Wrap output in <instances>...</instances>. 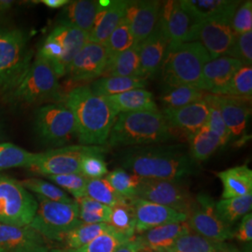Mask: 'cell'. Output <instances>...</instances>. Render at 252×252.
<instances>
[{
  "mask_svg": "<svg viewBox=\"0 0 252 252\" xmlns=\"http://www.w3.org/2000/svg\"><path fill=\"white\" fill-rule=\"evenodd\" d=\"M14 5V1L11 0H0V16L7 13Z\"/></svg>",
  "mask_w": 252,
  "mask_h": 252,
  "instance_id": "54",
  "label": "cell"
},
{
  "mask_svg": "<svg viewBox=\"0 0 252 252\" xmlns=\"http://www.w3.org/2000/svg\"><path fill=\"white\" fill-rule=\"evenodd\" d=\"M189 152L195 162H204L216 153L220 147H223L220 138L207 126L202 127L189 138Z\"/></svg>",
  "mask_w": 252,
  "mask_h": 252,
  "instance_id": "32",
  "label": "cell"
},
{
  "mask_svg": "<svg viewBox=\"0 0 252 252\" xmlns=\"http://www.w3.org/2000/svg\"><path fill=\"white\" fill-rule=\"evenodd\" d=\"M176 131L160 111L120 113L108 136V145L138 147L161 144L176 139Z\"/></svg>",
  "mask_w": 252,
  "mask_h": 252,
  "instance_id": "3",
  "label": "cell"
},
{
  "mask_svg": "<svg viewBox=\"0 0 252 252\" xmlns=\"http://www.w3.org/2000/svg\"><path fill=\"white\" fill-rule=\"evenodd\" d=\"M121 168L142 179L181 180L197 175L200 166L182 144L130 147L118 155Z\"/></svg>",
  "mask_w": 252,
  "mask_h": 252,
  "instance_id": "1",
  "label": "cell"
},
{
  "mask_svg": "<svg viewBox=\"0 0 252 252\" xmlns=\"http://www.w3.org/2000/svg\"><path fill=\"white\" fill-rule=\"evenodd\" d=\"M1 149H2V143H0V151H1Z\"/></svg>",
  "mask_w": 252,
  "mask_h": 252,
  "instance_id": "59",
  "label": "cell"
},
{
  "mask_svg": "<svg viewBox=\"0 0 252 252\" xmlns=\"http://www.w3.org/2000/svg\"><path fill=\"white\" fill-rule=\"evenodd\" d=\"M195 23L182 8L180 1H166L161 8L159 24L168 40V48L189 42L190 32Z\"/></svg>",
  "mask_w": 252,
  "mask_h": 252,
  "instance_id": "15",
  "label": "cell"
},
{
  "mask_svg": "<svg viewBox=\"0 0 252 252\" xmlns=\"http://www.w3.org/2000/svg\"><path fill=\"white\" fill-rule=\"evenodd\" d=\"M49 252H65L64 251H60V250H54V251H50Z\"/></svg>",
  "mask_w": 252,
  "mask_h": 252,
  "instance_id": "58",
  "label": "cell"
},
{
  "mask_svg": "<svg viewBox=\"0 0 252 252\" xmlns=\"http://www.w3.org/2000/svg\"><path fill=\"white\" fill-rule=\"evenodd\" d=\"M111 230L113 228L108 223H81L64 237L63 240L65 246L64 251L80 249L92 242L97 236Z\"/></svg>",
  "mask_w": 252,
  "mask_h": 252,
  "instance_id": "35",
  "label": "cell"
},
{
  "mask_svg": "<svg viewBox=\"0 0 252 252\" xmlns=\"http://www.w3.org/2000/svg\"><path fill=\"white\" fill-rule=\"evenodd\" d=\"M162 5L156 0L129 1L126 19L130 26L135 44H141L158 25Z\"/></svg>",
  "mask_w": 252,
  "mask_h": 252,
  "instance_id": "17",
  "label": "cell"
},
{
  "mask_svg": "<svg viewBox=\"0 0 252 252\" xmlns=\"http://www.w3.org/2000/svg\"><path fill=\"white\" fill-rule=\"evenodd\" d=\"M50 99L62 100L58 78L52 66L36 54L20 81L4 94V100L13 105L29 106Z\"/></svg>",
  "mask_w": 252,
  "mask_h": 252,
  "instance_id": "5",
  "label": "cell"
},
{
  "mask_svg": "<svg viewBox=\"0 0 252 252\" xmlns=\"http://www.w3.org/2000/svg\"><path fill=\"white\" fill-rule=\"evenodd\" d=\"M115 231L134 237L135 217L130 200L111 207L108 223Z\"/></svg>",
  "mask_w": 252,
  "mask_h": 252,
  "instance_id": "41",
  "label": "cell"
},
{
  "mask_svg": "<svg viewBox=\"0 0 252 252\" xmlns=\"http://www.w3.org/2000/svg\"><path fill=\"white\" fill-rule=\"evenodd\" d=\"M100 9L101 6L98 1H69L61 13L59 24L79 28L89 34Z\"/></svg>",
  "mask_w": 252,
  "mask_h": 252,
  "instance_id": "26",
  "label": "cell"
},
{
  "mask_svg": "<svg viewBox=\"0 0 252 252\" xmlns=\"http://www.w3.org/2000/svg\"><path fill=\"white\" fill-rule=\"evenodd\" d=\"M142 243L137 235H135L132 239L122 245L116 252H137L142 248Z\"/></svg>",
  "mask_w": 252,
  "mask_h": 252,
  "instance_id": "52",
  "label": "cell"
},
{
  "mask_svg": "<svg viewBox=\"0 0 252 252\" xmlns=\"http://www.w3.org/2000/svg\"><path fill=\"white\" fill-rule=\"evenodd\" d=\"M132 236H129L126 234L120 233L114 229L102 234L94 239L92 242L84 247H81L77 250L64 251L65 252H114L118 249L132 239Z\"/></svg>",
  "mask_w": 252,
  "mask_h": 252,
  "instance_id": "40",
  "label": "cell"
},
{
  "mask_svg": "<svg viewBox=\"0 0 252 252\" xmlns=\"http://www.w3.org/2000/svg\"><path fill=\"white\" fill-rule=\"evenodd\" d=\"M20 183L27 190L35 192L38 197L41 198L61 203H72L74 201L63 189L57 187L55 184L47 182L45 180L32 178L23 180Z\"/></svg>",
  "mask_w": 252,
  "mask_h": 252,
  "instance_id": "45",
  "label": "cell"
},
{
  "mask_svg": "<svg viewBox=\"0 0 252 252\" xmlns=\"http://www.w3.org/2000/svg\"><path fill=\"white\" fill-rule=\"evenodd\" d=\"M108 149L100 147L95 152L86 154L81 162V174L87 180L104 179L108 175V165L105 161V154Z\"/></svg>",
  "mask_w": 252,
  "mask_h": 252,
  "instance_id": "44",
  "label": "cell"
},
{
  "mask_svg": "<svg viewBox=\"0 0 252 252\" xmlns=\"http://www.w3.org/2000/svg\"><path fill=\"white\" fill-rule=\"evenodd\" d=\"M129 1H110L107 8H102L96 14L93 29L89 33V41L104 45L120 22L126 17Z\"/></svg>",
  "mask_w": 252,
  "mask_h": 252,
  "instance_id": "22",
  "label": "cell"
},
{
  "mask_svg": "<svg viewBox=\"0 0 252 252\" xmlns=\"http://www.w3.org/2000/svg\"><path fill=\"white\" fill-rule=\"evenodd\" d=\"M137 252H156L153 251V250H151V249H148V248H145V247H142L139 251Z\"/></svg>",
  "mask_w": 252,
  "mask_h": 252,
  "instance_id": "56",
  "label": "cell"
},
{
  "mask_svg": "<svg viewBox=\"0 0 252 252\" xmlns=\"http://www.w3.org/2000/svg\"><path fill=\"white\" fill-rule=\"evenodd\" d=\"M117 114L127 112L159 111L153 94L146 89H134L106 97Z\"/></svg>",
  "mask_w": 252,
  "mask_h": 252,
  "instance_id": "27",
  "label": "cell"
},
{
  "mask_svg": "<svg viewBox=\"0 0 252 252\" xmlns=\"http://www.w3.org/2000/svg\"><path fill=\"white\" fill-rule=\"evenodd\" d=\"M34 126L38 138L54 147L67 144L77 137L72 112L63 104H48L37 108Z\"/></svg>",
  "mask_w": 252,
  "mask_h": 252,
  "instance_id": "8",
  "label": "cell"
},
{
  "mask_svg": "<svg viewBox=\"0 0 252 252\" xmlns=\"http://www.w3.org/2000/svg\"><path fill=\"white\" fill-rule=\"evenodd\" d=\"M223 244L190 232L180 236L165 252H219Z\"/></svg>",
  "mask_w": 252,
  "mask_h": 252,
  "instance_id": "37",
  "label": "cell"
},
{
  "mask_svg": "<svg viewBox=\"0 0 252 252\" xmlns=\"http://www.w3.org/2000/svg\"><path fill=\"white\" fill-rule=\"evenodd\" d=\"M37 206L36 199L19 181L0 175V222L28 225Z\"/></svg>",
  "mask_w": 252,
  "mask_h": 252,
  "instance_id": "9",
  "label": "cell"
},
{
  "mask_svg": "<svg viewBox=\"0 0 252 252\" xmlns=\"http://www.w3.org/2000/svg\"><path fill=\"white\" fill-rule=\"evenodd\" d=\"M222 96L252 99V68L243 65L234 74L225 89L221 93Z\"/></svg>",
  "mask_w": 252,
  "mask_h": 252,
  "instance_id": "43",
  "label": "cell"
},
{
  "mask_svg": "<svg viewBox=\"0 0 252 252\" xmlns=\"http://www.w3.org/2000/svg\"><path fill=\"white\" fill-rule=\"evenodd\" d=\"M38 153H29L18 146L2 143L0 151V171L13 167L30 169L36 162Z\"/></svg>",
  "mask_w": 252,
  "mask_h": 252,
  "instance_id": "36",
  "label": "cell"
},
{
  "mask_svg": "<svg viewBox=\"0 0 252 252\" xmlns=\"http://www.w3.org/2000/svg\"><path fill=\"white\" fill-rule=\"evenodd\" d=\"M187 220L190 230L218 243H225L233 238V229L217 215L214 200L205 193H200L195 198Z\"/></svg>",
  "mask_w": 252,
  "mask_h": 252,
  "instance_id": "11",
  "label": "cell"
},
{
  "mask_svg": "<svg viewBox=\"0 0 252 252\" xmlns=\"http://www.w3.org/2000/svg\"><path fill=\"white\" fill-rule=\"evenodd\" d=\"M134 44L135 41L131 28L125 17L111 33L104 46L108 51V56L112 57L130 49Z\"/></svg>",
  "mask_w": 252,
  "mask_h": 252,
  "instance_id": "46",
  "label": "cell"
},
{
  "mask_svg": "<svg viewBox=\"0 0 252 252\" xmlns=\"http://www.w3.org/2000/svg\"><path fill=\"white\" fill-rule=\"evenodd\" d=\"M135 217V234H143L158 226L185 221L187 216L170 207L147 201L144 199L130 200Z\"/></svg>",
  "mask_w": 252,
  "mask_h": 252,
  "instance_id": "16",
  "label": "cell"
},
{
  "mask_svg": "<svg viewBox=\"0 0 252 252\" xmlns=\"http://www.w3.org/2000/svg\"><path fill=\"white\" fill-rule=\"evenodd\" d=\"M50 36L58 40L63 47L64 51V65L66 70L68 69L74 57L89 40L88 33L79 28L62 24H58L54 27L53 31L50 33Z\"/></svg>",
  "mask_w": 252,
  "mask_h": 252,
  "instance_id": "29",
  "label": "cell"
},
{
  "mask_svg": "<svg viewBox=\"0 0 252 252\" xmlns=\"http://www.w3.org/2000/svg\"><path fill=\"white\" fill-rule=\"evenodd\" d=\"M162 113L168 125L175 131H180L188 137V140L202 127L207 126L208 120V107L205 98L182 108H163Z\"/></svg>",
  "mask_w": 252,
  "mask_h": 252,
  "instance_id": "19",
  "label": "cell"
},
{
  "mask_svg": "<svg viewBox=\"0 0 252 252\" xmlns=\"http://www.w3.org/2000/svg\"><path fill=\"white\" fill-rule=\"evenodd\" d=\"M233 17H219L197 22L191 29L189 42L204 46L211 59L231 56L237 34L231 25Z\"/></svg>",
  "mask_w": 252,
  "mask_h": 252,
  "instance_id": "10",
  "label": "cell"
},
{
  "mask_svg": "<svg viewBox=\"0 0 252 252\" xmlns=\"http://www.w3.org/2000/svg\"><path fill=\"white\" fill-rule=\"evenodd\" d=\"M48 180L53 181L57 187L69 192L75 199L81 198L85 196L86 186L88 180L83 177L81 173L49 176L46 177Z\"/></svg>",
  "mask_w": 252,
  "mask_h": 252,
  "instance_id": "48",
  "label": "cell"
},
{
  "mask_svg": "<svg viewBox=\"0 0 252 252\" xmlns=\"http://www.w3.org/2000/svg\"><path fill=\"white\" fill-rule=\"evenodd\" d=\"M222 183V199L252 194V171L246 164L217 173Z\"/></svg>",
  "mask_w": 252,
  "mask_h": 252,
  "instance_id": "28",
  "label": "cell"
},
{
  "mask_svg": "<svg viewBox=\"0 0 252 252\" xmlns=\"http://www.w3.org/2000/svg\"></svg>",
  "mask_w": 252,
  "mask_h": 252,
  "instance_id": "60",
  "label": "cell"
},
{
  "mask_svg": "<svg viewBox=\"0 0 252 252\" xmlns=\"http://www.w3.org/2000/svg\"><path fill=\"white\" fill-rule=\"evenodd\" d=\"M233 238L242 243H251L252 240V215L247 214L241 219L240 224L233 231Z\"/></svg>",
  "mask_w": 252,
  "mask_h": 252,
  "instance_id": "51",
  "label": "cell"
},
{
  "mask_svg": "<svg viewBox=\"0 0 252 252\" xmlns=\"http://www.w3.org/2000/svg\"><path fill=\"white\" fill-rule=\"evenodd\" d=\"M180 5L196 23L219 17H233L240 1L233 0H182Z\"/></svg>",
  "mask_w": 252,
  "mask_h": 252,
  "instance_id": "24",
  "label": "cell"
},
{
  "mask_svg": "<svg viewBox=\"0 0 252 252\" xmlns=\"http://www.w3.org/2000/svg\"><path fill=\"white\" fill-rule=\"evenodd\" d=\"M105 179L116 192L126 199L135 198L141 180V178L123 168L109 172Z\"/></svg>",
  "mask_w": 252,
  "mask_h": 252,
  "instance_id": "42",
  "label": "cell"
},
{
  "mask_svg": "<svg viewBox=\"0 0 252 252\" xmlns=\"http://www.w3.org/2000/svg\"><path fill=\"white\" fill-rule=\"evenodd\" d=\"M210 60L207 50L197 41L168 48L161 67L165 87L185 85L202 90L203 68Z\"/></svg>",
  "mask_w": 252,
  "mask_h": 252,
  "instance_id": "4",
  "label": "cell"
},
{
  "mask_svg": "<svg viewBox=\"0 0 252 252\" xmlns=\"http://www.w3.org/2000/svg\"><path fill=\"white\" fill-rule=\"evenodd\" d=\"M85 196L94 199L101 204L109 207H114L121 203H125L131 199H126L115 191L107 180H88Z\"/></svg>",
  "mask_w": 252,
  "mask_h": 252,
  "instance_id": "39",
  "label": "cell"
},
{
  "mask_svg": "<svg viewBox=\"0 0 252 252\" xmlns=\"http://www.w3.org/2000/svg\"><path fill=\"white\" fill-rule=\"evenodd\" d=\"M208 93L191 86H173L165 87L161 95L163 108L175 109L182 108L193 102L204 99Z\"/></svg>",
  "mask_w": 252,
  "mask_h": 252,
  "instance_id": "34",
  "label": "cell"
},
{
  "mask_svg": "<svg viewBox=\"0 0 252 252\" xmlns=\"http://www.w3.org/2000/svg\"><path fill=\"white\" fill-rule=\"evenodd\" d=\"M101 146H65L38 153L34 165L30 168L36 174L49 177L81 173L82 158L95 152Z\"/></svg>",
  "mask_w": 252,
  "mask_h": 252,
  "instance_id": "13",
  "label": "cell"
},
{
  "mask_svg": "<svg viewBox=\"0 0 252 252\" xmlns=\"http://www.w3.org/2000/svg\"><path fill=\"white\" fill-rule=\"evenodd\" d=\"M192 232L188 222L180 221L158 226L138 234L142 246L156 252H165L180 236Z\"/></svg>",
  "mask_w": 252,
  "mask_h": 252,
  "instance_id": "25",
  "label": "cell"
},
{
  "mask_svg": "<svg viewBox=\"0 0 252 252\" xmlns=\"http://www.w3.org/2000/svg\"><path fill=\"white\" fill-rule=\"evenodd\" d=\"M62 104L72 112L77 138L81 145L104 147L108 144L118 114L106 97L96 94L90 86L82 85L62 96Z\"/></svg>",
  "mask_w": 252,
  "mask_h": 252,
  "instance_id": "2",
  "label": "cell"
},
{
  "mask_svg": "<svg viewBox=\"0 0 252 252\" xmlns=\"http://www.w3.org/2000/svg\"><path fill=\"white\" fill-rule=\"evenodd\" d=\"M3 135H4V131H3V126H2V123L0 121V142L3 139Z\"/></svg>",
  "mask_w": 252,
  "mask_h": 252,
  "instance_id": "57",
  "label": "cell"
},
{
  "mask_svg": "<svg viewBox=\"0 0 252 252\" xmlns=\"http://www.w3.org/2000/svg\"><path fill=\"white\" fill-rule=\"evenodd\" d=\"M36 214L28 225L45 239L63 242L66 234L82 223L75 200L61 203L36 196Z\"/></svg>",
  "mask_w": 252,
  "mask_h": 252,
  "instance_id": "6",
  "label": "cell"
},
{
  "mask_svg": "<svg viewBox=\"0 0 252 252\" xmlns=\"http://www.w3.org/2000/svg\"><path fill=\"white\" fill-rule=\"evenodd\" d=\"M33 52L19 29L0 27V94L9 92L27 72Z\"/></svg>",
  "mask_w": 252,
  "mask_h": 252,
  "instance_id": "7",
  "label": "cell"
},
{
  "mask_svg": "<svg viewBox=\"0 0 252 252\" xmlns=\"http://www.w3.org/2000/svg\"><path fill=\"white\" fill-rule=\"evenodd\" d=\"M108 58L105 46L88 40L70 63L66 73L67 80L71 83H80L102 77Z\"/></svg>",
  "mask_w": 252,
  "mask_h": 252,
  "instance_id": "14",
  "label": "cell"
},
{
  "mask_svg": "<svg viewBox=\"0 0 252 252\" xmlns=\"http://www.w3.org/2000/svg\"><path fill=\"white\" fill-rule=\"evenodd\" d=\"M230 57L239 60L245 66H252V31L237 35Z\"/></svg>",
  "mask_w": 252,
  "mask_h": 252,
  "instance_id": "50",
  "label": "cell"
},
{
  "mask_svg": "<svg viewBox=\"0 0 252 252\" xmlns=\"http://www.w3.org/2000/svg\"><path fill=\"white\" fill-rule=\"evenodd\" d=\"M252 208V194L235 198L221 199L215 202L217 215L226 225L230 227L251 213Z\"/></svg>",
  "mask_w": 252,
  "mask_h": 252,
  "instance_id": "33",
  "label": "cell"
},
{
  "mask_svg": "<svg viewBox=\"0 0 252 252\" xmlns=\"http://www.w3.org/2000/svg\"><path fill=\"white\" fill-rule=\"evenodd\" d=\"M239 252L237 250H235L234 248L233 247H231V246H229V245H227V244H223V246H222V248L220 250V252Z\"/></svg>",
  "mask_w": 252,
  "mask_h": 252,
  "instance_id": "55",
  "label": "cell"
},
{
  "mask_svg": "<svg viewBox=\"0 0 252 252\" xmlns=\"http://www.w3.org/2000/svg\"><path fill=\"white\" fill-rule=\"evenodd\" d=\"M135 197L170 207L185 215L194 202L189 189L180 181L142 178Z\"/></svg>",
  "mask_w": 252,
  "mask_h": 252,
  "instance_id": "12",
  "label": "cell"
},
{
  "mask_svg": "<svg viewBox=\"0 0 252 252\" xmlns=\"http://www.w3.org/2000/svg\"><path fill=\"white\" fill-rule=\"evenodd\" d=\"M216 96L221 116L231 136L242 137L251 114V99L222 95Z\"/></svg>",
  "mask_w": 252,
  "mask_h": 252,
  "instance_id": "23",
  "label": "cell"
},
{
  "mask_svg": "<svg viewBox=\"0 0 252 252\" xmlns=\"http://www.w3.org/2000/svg\"><path fill=\"white\" fill-rule=\"evenodd\" d=\"M75 202L79 207V217L82 223H108L111 207L87 196L75 199Z\"/></svg>",
  "mask_w": 252,
  "mask_h": 252,
  "instance_id": "38",
  "label": "cell"
},
{
  "mask_svg": "<svg viewBox=\"0 0 252 252\" xmlns=\"http://www.w3.org/2000/svg\"><path fill=\"white\" fill-rule=\"evenodd\" d=\"M234 33L237 35L251 32L252 30V2L246 1L235 10L231 21Z\"/></svg>",
  "mask_w": 252,
  "mask_h": 252,
  "instance_id": "49",
  "label": "cell"
},
{
  "mask_svg": "<svg viewBox=\"0 0 252 252\" xmlns=\"http://www.w3.org/2000/svg\"><path fill=\"white\" fill-rule=\"evenodd\" d=\"M148 84L139 77H100L91 85L96 94L108 97L134 89H145Z\"/></svg>",
  "mask_w": 252,
  "mask_h": 252,
  "instance_id": "31",
  "label": "cell"
},
{
  "mask_svg": "<svg viewBox=\"0 0 252 252\" xmlns=\"http://www.w3.org/2000/svg\"><path fill=\"white\" fill-rule=\"evenodd\" d=\"M205 100L207 101L208 107L207 127L220 138L222 145L225 146L231 140L232 136L226 127L223 118L221 116L220 109L218 105L217 96L211 94H207Z\"/></svg>",
  "mask_w": 252,
  "mask_h": 252,
  "instance_id": "47",
  "label": "cell"
},
{
  "mask_svg": "<svg viewBox=\"0 0 252 252\" xmlns=\"http://www.w3.org/2000/svg\"><path fill=\"white\" fill-rule=\"evenodd\" d=\"M140 44L108 58L102 77H140Z\"/></svg>",
  "mask_w": 252,
  "mask_h": 252,
  "instance_id": "30",
  "label": "cell"
},
{
  "mask_svg": "<svg viewBox=\"0 0 252 252\" xmlns=\"http://www.w3.org/2000/svg\"><path fill=\"white\" fill-rule=\"evenodd\" d=\"M168 45V40L158 22L153 33L140 44L139 60L140 77L142 79L148 81L162 67Z\"/></svg>",
  "mask_w": 252,
  "mask_h": 252,
  "instance_id": "21",
  "label": "cell"
},
{
  "mask_svg": "<svg viewBox=\"0 0 252 252\" xmlns=\"http://www.w3.org/2000/svg\"><path fill=\"white\" fill-rule=\"evenodd\" d=\"M242 66L243 64L239 60L229 56L211 59L203 68L202 90L220 95L234 74Z\"/></svg>",
  "mask_w": 252,
  "mask_h": 252,
  "instance_id": "20",
  "label": "cell"
},
{
  "mask_svg": "<svg viewBox=\"0 0 252 252\" xmlns=\"http://www.w3.org/2000/svg\"><path fill=\"white\" fill-rule=\"evenodd\" d=\"M0 252H49L45 238L29 225L0 222Z\"/></svg>",
  "mask_w": 252,
  "mask_h": 252,
  "instance_id": "18",
  "label": "cell"
},
{
  "mask_svg": "<svg viewBox=\"0 0 252 252\" xmlns=\"http://www.w3.org/2000/svg\"><path fill=\"white\" fill-rule=\"evenodd\" d=\"M40 2L51 9H59L65 7L69 3L68 0H41Z\"/></svg>",
  "mask_w": 252,
  "mask_h": 252,
  "instance_id": "53",
  "label": "cell"
}]
</instances>
